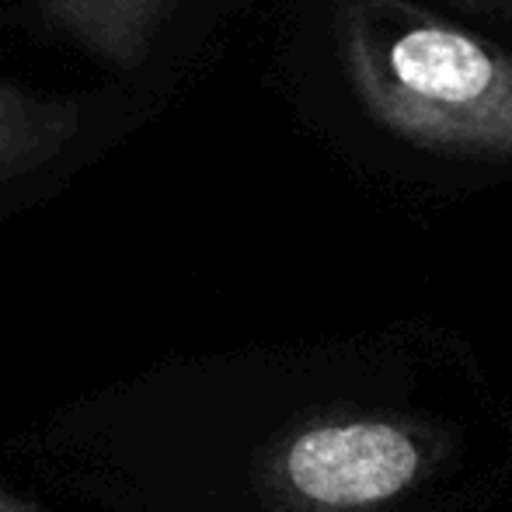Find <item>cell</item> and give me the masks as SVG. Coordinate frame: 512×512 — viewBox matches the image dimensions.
<instances>
[{
	"mask_svg": "<svg viewBox=\"0 0 512 512\" xmlns=\"http://www.w3.org/2000/svg\"><path fill=\"white\" fill-rule=\"evenodd\" d=\"M345 77L373 122L446 157H512V56L405 0H338Z\"/></svg>",
	"mask_w": 512,
	"mask_h": 512,
	"instance_id": "1",
	"label": "cell"
},
{
	"mask_svg": "<svg viewBox=\"0 0 512 512\" xmlns=\"http://www.w3.org/2000/svg\"><path fill=\"white\" fill-rule=\"evenodd\" d=\"M418 467L415 446L387 425L317 429L290 450V478L328 506H359L405 488Z\"/></svg>",
	"mask_w": 512,
	"mask_h": 512,
	"instance_id": "2",
	"label": "cell"
},
{
	"mask_svg": "<svg viewBox=\"0 0 512 512\" xmlns=\"http://www.w3.org/2000/svg\"><path fill=\"white\" fill-rule=\"evenodd\" d=\"M46 25L115 70H136L182 0H32Z\"/></svg>",
	"mask_w": 512,
	"mask_h": 512,
	"instance_id": "3",
	"label": "cell"
},
{
	"mask_svg": "<svg viewBox=\"0 0 512 512\" xmlns=\"http://www.w3.org/2000/svg\"><path fill=\"white\" fill-rule=\"evenodd\" d=\"M81 105L0 81V189L56 161L81 133Z\"/></svg>",
	"mask_w": 512,
	"mask_h": 512,
	"instance_id": "4",
	"label": "cell"
},
{
	"mask_svg": "<svg viewBox=\"0 0 512 512\" xmlns=\"http://www.w3.org/2000/svg\"><path fill=\"white\" fill-rule=\"evenodd\" d=\"M0 512H39V509H35L32 502H25V499H14V495L0 492Z\"/></svg>",
	"mask_w": 512,
	"mask_h": 512,
	"instance_id": "5",
	"label": "cell"
},
{
	"mask_svg": "<svg viewBox=\"0 0 512 512\" xmlns=\"http://www.w3.org/2000/svg\"><path fill=\"white\" fill-rule=\"evenodd\" d=\"M464 4H471V7H492L495 0H464Z\"/></svg>",
	"mask_w": 512,
	"mask_h": 512,
	"instance_id": "6",
	"label": "cell"
}]
</instances>
